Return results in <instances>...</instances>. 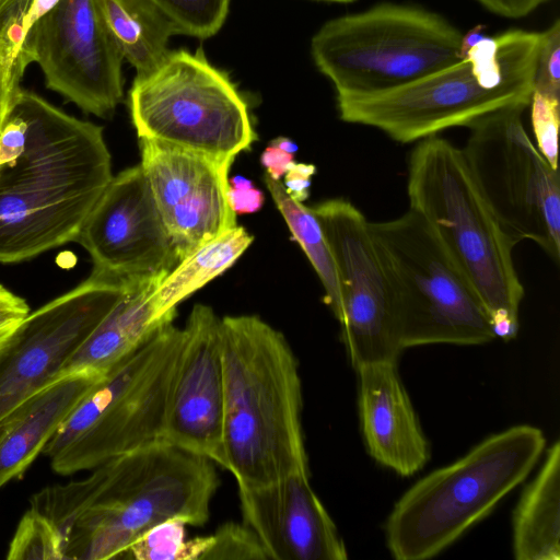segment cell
Instances as JSON below:
<instances>
[{
  "mask_svg": "<svg viewBox=\"0 0 560 560\" xmlns=\"http://www.w3.org/2000/svg\"><path fill=\"white\" fill-rule=\"evenodd\" d=\"M483 36H486L485 33V25H476L475 27L470 28L465 34H462V40H460V54L464 58L466 52L474 47Z\"/></svg>",
  "mask_w": 560,
  "mask_h": 560,
  "instance_id": "obj_41",
  "label": "cell"
},
{
  "mask_svg": "<svg viewBox=\"0 0 560 560\" xmlns=\"http://www.w3.org/2000/svg\"><path fill=\"white\" fill-rule=\"evenodd\" d=\"M513 552L517 560L560 559V443L547 451L535 479L513 515Z\"/></svg>",
  "mask_w": 560,
  "mask_h": 560,
  "instance_id": "obj_22",
  "label": "cell"
},
{
  "mask_svg": "<svg viewBox=\"0 0 560 560\" xmlns=\"http://www.w3.org/2000/svg\"><path fill=\"white\" fill-rule=\"evenodd\" d=\"M529 105L537 149L553 168H558L560 101L533 91Z\"/></svg>",
  "mask_w": 560,
  "mask_h": 560,
  "instance_id": "obj_30",
  "label": "cell"
},
{
  "mask_svg": "<svg viewBox=\"0 0 560 560\" xmlns=\"http://www.w3.org/2000/svg\"><path fill=\"white\" fill-rule=\"evenodd\" d=\"M202 560H268L257 535L244 523L226 522L209 535Z\"/></svg>",
  "mask_w": 560,
  "mask_h": 560,
  "instance_id": "obj_29",
  "label": "cell"
},
{
  "mask_svg": "<svg viewBox=\"0 0 560 560\" xmlns=\"http://www.w3.org/2000/svg\"><path fill=\"white\" fill-rule=\"evenodd\" d=\"M238 488L243 523L259 538L268 560H345L339 532L316 495L310 474Z\"/></svg>",
  "mask_w": 560,
  "mask_h": 560,
  "instance_id": "obj_18",
  "label": "cell"
},
{
  "mask_svg": "<svg viewBox=\"0 0 560 560\" xmlns=\"http://www.w3.org/2000/svg\"><path fill=\"white\" fill-rule=\"evenodd\" d=\"M167 273L131 281L122 298L56 378L81 372L103 376L144 345L163 325L172 323L175 317L160 316L151 300Z\"/></svg>",
  "mask_w": 560,
  "mask_h": 560,
  "instance_id": "obj_21",
  "label": "cell"
},
{
  "mask_svg": "<svg viewBox=\"0 0 560 560\" xmlns=\"http://www.w3.org/2000/svg\"><path fill=\"white\" fill-rule=\"evenodd\" d=\"M186 526L180 518H170L150 527L130 545L124 559L202 560L209 536L187 540Z\"/></svg>",
  "mask_w": 560,
  "mask_h": 560,
  "instance_id": "obj_26",
  "label": "cell"
},
{
  "mask_svg": "<svg viewBox=\"0 0 560 560\" xmlns=\"http://www.w3.org/2000/svg\"><path fill=\"white\" fill-rule=\"evenodd\" d=\"M26 140V119L13 102L0 133V167L13 163L23 153Z\"/></svg>",
  "mask_w": 560,
  "mask_h": 560,
  "instance_id": "obj_33",
  "label": "cell"
},
{
  "mask_svg": "<svg viewBox=\"0 0 560 560\" xmlns=\"http://www.w3.org/2000/svg\"><path fill=\"white\" fill-rule=\"evenodd\" d=\"M539 46V32L486 35L459 61L407 84L337 94L340 119L410 143L452 127H468L505 106L529 105Z\"/></svg>",
  "mask_w": 560,
  "mask_h": 560,
  "instance_id": "obj_4",
  "label": "cell"
},
{
  "mask_svg": "<svg viewBox=\"0 0 560 560\" xmlns=\"http://www.w3.org/2000/svg\"><path fill=\"white\" fill-rule=\"evenodd\" d=\"M489 11L510 19L528 15L548 0H477Z\"/></svg>",
  "mask_w": 560,
  "mask_h": 560,
  "instance_id": "obj_37",
  "label": "cell"
},
{
  "mask_svg": "<svg viewBox=\"0 0 560 560\" xmlns=\"http://www.w3.org/2000/svg\"><path fill=\"white\" fill-rule=\"evenodd\" d=\"M528 105L491 112L468 126L462 149L467 165L503 231L515 246L535 242L556 262L560 256V176L527 135Z\"/></svg>",
  "mask_w": 560,
  "mask_h": 560,
  "instance_id": "obj_11",
  "label": "cell"
},
{
  "mask_svg": "<svg viewBox=\"0 0 560 560\" xmlns=\"http://www.w3.org/2000/svg\"><path fill=\"white\" fill-rule=\"evenodd\" d=\"M173 24L177 34L205 39L222 27L230 0H149Z\"/></svg>",
  "mask_w": 560,
  "mask_h": 560,
  "instance_id": "obj_28",
  "label": "cell"
},
{
  "mask_svg": "<svg viewBox=\"0 0 560 560\" xmlns=\"http://www.w3.org/2000/svg\"><path fill=\"white\" fill-rule=\"evenodd\" d=\"M460 40V31L433 11L382 2L326 22L311 52L337 94L375 93L459 61Z\"/></svg>",
  "mask_w": 560,
  "mask_h": 560,
  "instance_id": "obj_9",
  "label": "cell"
},
{
  "mask_svg": "<svg viewBox=\"0 0 560 560\" xmlns=\"http://www.w3.org/2000/svg\"><path fill=\"white\" fill-rule=\"evenodd\" d=\"M219 485L212 460L162 439L84 479L46 487L35 499L40 513L71 533L66 560L124 559L142 533L163 521L205 525Z\"/></svg>",
  "mask_w": 560,
  "mask_h": 560,
  "instance_id": "obj_1",
  "label": "cell"
},
{
  "mask_svg": "<svg viewBox=\"0 0 560 560\" xmlns=\"http://www.w3.org/2000/svg\"><path fill=\"white\" fill-rule=\"evenodd\" d=\"M223 468L253 488L310 474L299 362L284 335L257 315L221 318Z\"/></svg>",
  "mask_w": 560,
  "mask_h": 560,
  "instance_id": "obj_3",
  "label": "cell"
},
{
  "mask_svg": "<svg viewBox=\"0 0 560 560\" xmlns=\"http://www.w3.org/2000/svg\"><path fill=\"white\" fill-rule=\"evenodd\" d=\"M45 85L83 113L110 117L122 98V57L95 0H60L28 30L21 46Z\"/></svg>",
  "mask_w": 560,
  "mask_h": 560,
  "instance_id": "obj_14",
  "label": "cell"
},
{
  "mask_svg": "<svg viewBox=\"0 0 560 560\" xmlns=\"http://www.w3.org/2000/svg\"><path fill=\"white\" fill-rule=\"evenodd\" d=\"M545 445L540 429L515 425L421 478L396 502L386 521L392 556L423 560L440 553L528 476Z\"/></svg>",
  "mask_w": 560,
  "mask_h": 560,
  "instance_id": "obj_6",
  "label": "cell"
},
{
  "mask_svg": "<svg viewBox=\"0 0 560 560\" xmlns=\"http://www.w3.org/2000/svg\"><path fill=\"white\" fill-rule=\"evenodd\" d=\"M31 312L27 302L0 284V326L21 322Z\"/></svg>",
  "mask_w": 560,
  "mask_h": 560,
  "instance_id": "obj_38",
  "label": "cell"
},
{
  "mask_svg": "<svg viewBox=\"0 0 560 560\" xmlns=\"http://www.w3.org/2000/svg\"><path fill=\"white\" fill-rule=\"evenodd\" d=\"M322 1L338 2V3H351L357 0H322Z\"/></svg>",
  "mask_w": 560,
  "mask_h": 560,
  "instance_id": "obj_44",
  "label": "cell"
},
{
  "mask_svg": "<svg viewBox=\"0 0 560 560\" xmlns=\"http://www.w3.org/2000/svg\"><path fill=\"white\" fill-rule=\"evenodd\" d=\"M293 153L269 144L260 155V163L266 174L271 178L281 180L289 168L295 163Z\"/></svg>",
  "mask_w": 560,
  "mask_h": 560,
  "instance_id": "obj_39",
  "label": "cell"
},
{
  "mask_svg": "<svg viewBox=\"0 0 560 560\" xmlns=\"http://www.w3.org/2000/svg\"><path fill=\"white\" fill-rule=\"evenodd\" d=\"M534 91L560 100V21L540 33L534 74Z\"/></svg>",
  "mask_w": 560,
  "mask_h": 560,
  "instance_id": "obj_31",
  "label": "cell"
},
{
  "mask_svg": "<svg viewBox=\"0 0 560 560\" xmlns=\"http://www.w3.org/2000/svg\"><path fill=\"white\" fill-rule=\"evenodd\" d=\"M253 240L243 226L236 225L179 260L151 295L158 314L175 317L176 306L232 267Z\"/></svg>",
  "mask_w": 560,
  "mask_h": 560,
  "instance_id": "obj_24",
  "label": "cell"
},
{
  "mask_svg": "<svg viewBox=\"0 0 560 560\" xmlns=\"http://www.w3.org/2000/svg\"><path fill=\"white\" fill-rule=\"evenodd\" d=\"M369 228L394 292L402 350L497 338L475 288L419 213L409 209Z\"/></svg>",
  "mask_w": 560,
  "mask_h": 560,
  "instance_id": "obj_10",
  "label": "cell"
},
{
  "mask_svg": "<svg viewBox=\"0 0 560 560\" xmlns=\"http://www.w3.org/2000/svg\"><path fill=\"white\" fill-rule=\"evenodd\" d=\"M131 281L92 269L19 323L0 351V420L57 377Z\"/></svg>",
  "mask_w": 560,
  "mask_h": 560,
  "instance_id": "obj_13",
  "label": "cell"
},
{
  "mask_svg": "<svg viewBox=\"0 0 560 560\" xmlns=\"http://www.w3.org/2000/svg\"><path fill=\"white\" fill-rule=\"evenodd\" d=\"M183 328L163 325L105 374L43 450L61 476L95 467L163 439Z\"/></svg>",
  "mask_w": 560,
  "mask_h": 560,
  "instance_id": "obj_7",
  "label": "cell"
},
{
  "mask_svg": "<svg viewBox=\"0 0 560 560\" xmlns=\"http://www.w3.org/2000/svg\"><path fill=\"white\" fill-rule=\"evenodd\" d=\"M141 167L178 260L236 226L228 172L182 150L139 139Z\"/></svg>",
  "mask_w": 560,
  "mask_h": 560,
  "instance_id": "obj_17",
  "label": "cell"
},
{
  "mask_svg": "<svg viewBox=\"0 0 560 560\" xmlns=\"http://www.w3.org/2000/svg\"><path fill=\"white\" fill-rule=\"evenodd\" d=\"M28 66L23 52L0 40V133L11 112L21 80Z\"/></svg>",
  "mask_w": 560,
  "mask_h": 560,
  "instance_id": "obj_32",
  "label": "cell"
},
{
  "mask_svg": "<svg viewBox=\"0 0 560 560\" xmlns=\"http://www.w3.org/2000/svg\"><path fill=\"white\" fill-rule=\"evenodd\" d=\"M229 201L236 215L250 214L261 209L265 195L250 179L234 176L229 179Z\"/></svg>",
  "mask_w": 560,
  "mask_h": 560,
  "instance_id": "obj_35",
  "label": "cell"
},
{
  "mask_svg": "<svg viewBox=\"0 0 560 560\" xmlns=\"http://www.w3.org/2000/svg\"><path fill=\"white\" fill-rule=\"evenodd\" d=\"M100 15L137 74L152 70L168 51L177 34L168 19L149 0H95Z\"/></svg>",
  "mask_w": 560,
  "mask_h": 560,
  "instance_id": "obj_23",
  "label": "cell"
},
{
  "mask_svg": "<svg viewBox=\"0 0 560 560\" xmlns=\"http://www.w3.org/2000/svg\"><path fill=\"white\" fill-rule=\"evenodd\" d=\"M270 144H272L277 148H280L287 152L293 153V154H295V152L298 151V145L293 141H291L289 138H285V137L276 138L270 142Z\"/></svg>",
  "mask_w": 560,
  "mask_h": 560,
  "instance_id": "obj_42",
  "label": "cell"
},
{
  "mask_svg": "<svg viewBox=\"0 0 560 560\" xmlns=\"http://www.w3.org/2000/svg\"><path fill=\"white\" fill-rule=\"evenodd\" d=\"M19 323L0 326V351L7 345Z\"/></svg>",
  "mask_w": 560,
  "mask_h": 560,
  "instance_id": "obj_43",
  "label": "cell"
},
{
  "mask_svg": "<svg viewBox=\"0 0 560 560\" xmlns=\"http://www.w3.org/2000/svg\"><path fill=\"white\" fill-rule=\"evenodd\" d=\"M59 1L60 0H33V3L23 22L24 38L32 25L43 15L48 13Z\"/></svg>",
  "mask_w": 560,
  "mask_h": 560,
  "instance_id": "obj_40",
  "label": "cell"
},
{
  "mask_svg": "<svg viewBox=\"0 0 560 560\" xmlns=\"http://www.w3.org/2000/svg\"><path fill=\"white\" fill-rule=\"evenodd\" d=\"M75 242L93 269L126 280L167 273L179 261L140 164L113 176Z\"/></svg>",
  "mask_w": 560,
  "mask_h": 560,
  "instance_id": "obj_15",
  "label": "cell"
},
{
  "mask_svg": "<svg viewBox=\"0 0 560 560\" xmlns=\"http://www.w3.org/2000/svg\"><path fill=\"white\" fill-rule=\"evenodd\" d=\"M359 415L369 454L382 466L407 477L427 464L430 452L396 362L355 369Z\"/></svg>",
  "mask_w": 560,
  "mask_h": 560,
  "instance_id": "obj_19",
  "label": "cell"
},
{
  "mask_svg": "<svg viewBox=\"0 0 560 560\" xmlns=\"http://www.w3.org/2000/svg\"><path fill=\"white\" fill-rule=\"evenodd\" d=\"M265 183L293 238L316 271L325 290V303L336 316L340 307V285L336 264L318 220L311 208L285 191L281 180L266 174Z\"/></svg>",
  "mask_w": 560,
  "mask_h": 560,
  "instance_id": "obj_25",
  "label": "cell"
},
{
  "mask_svg": "<svg viewBox=\"0 0 560 560\" xmlns=\"http://www.w3.org/2000/svg\"><path fill=\"white\" fill-rule=\"evenodd\" d=\"M33 0H0V40L12 44L21 50L23 22Z\"/></svg>",
  "mask_w": 560,
  "mask_h": 560,
  "instance_id": "obj_34",
  "label": "cell"
},
{
  "mask_svg": "<svg viewBox=\"0 0 560 560\" xmlns=\"http://www.w3.org/2000/svg\"><path fill=\"white\" fill-rule=\"evenodd\" d=\"M410 209L434 230L478 293L495 337L518 331L524 287L510 241L480 191L462 149L432 136L420 140L408 161Z\"/></svg>",
  "mask_w": 560,
  "mask_h": 560,
  "instance_id": "obj_5",
  "label": "cell"
},
{
  "mask_svg": "<svg viewBox=\"0 0 560 560\" xmlns=\"http://www.w3.org/2000/svg\"><path fill=\"white\" fill-rule=\"evenodd\" d=\"M311 209L336 264L340 307L335 317L352 366L396 362L402 351L397 306L369 221L343 198L328 199Z\"/></svg>",
  "mask_w": 560,
  "mask_h": 560,
  "instance_id": "obj_12",
  "label": "cell"
},
{
  "mask_svg": "<svg viewBox=\"0 0 560 560\" xmlns=\"http://www.w3.org/2000/svg\"><path fill=\"white\" fill-rule=\"evenodd\" d=\"M129 110L138 139L199 155L228 173L257 140L246 101L200 49L168 50L137 74Z\"/></svg>",
  "mask_w": 560,
  "mask_h": 560,
  "instance_id": "obj_8",
  "label": "cell"
},
{
  "mask_svg": "<svg viewBox=\"0 0 560 560\" xmlns=\"http://www.w3.org/2000/svg\"><path fill=\"white\" fill-rule=\"evenodd\" d=\"M23 153L0 167V264L31 260L75 242L113 178L103 128L19 89Z\"/></svg>",
  "mask_w": 560,
  "mask_h": 560,
  "instance_id": "obj_2",
  "label": "cell"
},
{
  "mask_svg": "<svg viewBox=\"0 0 560 560\" xmlns=\"http://www.w3.org/2000/svg\"><path fill=\"white\" fill-rule=\"evenodd\" d=\"M67 541L44 515L28 508L10 541L8 560H66Z\"/></svg>",
  "mask_w": 560,
  "mask_h": 560,
  "instance_id": "obj_27",
  "label": "cell"
},
{
  "mask_svg": "<svg viewBox=\"0 0 560 560\" xmlns=\"http://www.w3.org/2000/svg\"><path fill=\"white\" fill-rule=\"evenodd\" d=\"M316 173L313 164L294 163L284 174L285 191L296 201L303 202L310 195L311 179Z\"/></svg>",
  "mask_w": 560,
  "mask_h": 560,
  "instance_id": "obj_36",
  "label": "cell"
},
{
  "mask_svg": "<svg viewBox=\"0 0 560 560\" xmlns=\"http://www.w3.org/2000/svg\"><path fill=\"white\" fill-rule=\"evenodd\" d=\"M102 377L85 372L60 376L0 420V489L25 475L59 425Z\"/></svg>",
  "mask_w": 560,
  "mask_h": 560,
  "instance_id": "obj_20",
  "label": "cell"
},
{
  "mask_svg": "<svg viewBox=\"0 0 560 560\" xmlns=\"http://www.w3.org/2000/svg\"><path fill=\"white\" fill-rule=\"evenodd\" d=\"M221 318L196 304L183 327L165 413L163 440L223 467Z\"/></svg>",
  "mask_w": 560,
  "mask_h": 560,
  "instance_id": "obj_16",
  "label": "cell"
}]
</instances>
